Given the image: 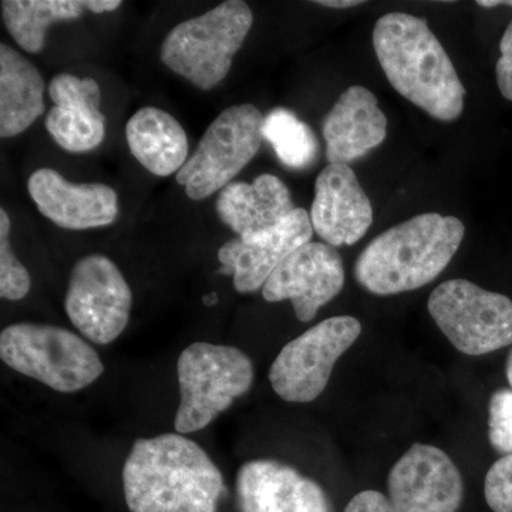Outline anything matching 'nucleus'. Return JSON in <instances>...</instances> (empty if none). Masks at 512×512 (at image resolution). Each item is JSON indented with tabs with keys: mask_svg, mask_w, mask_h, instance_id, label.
Masks as SVG:
<instances>
[{
	"mask_svg": "<svg viewBox=\"0 0 512 512\" xmlns=\"http://www.w3.org/2000/svg\"><path fill=\"white\" fill-rule=\"evenodd\" d=\"M313 232L332 247H350L373 224L370 198L348 164H329L315 183L311 212Z\"/></svg>",
	"mask_w": 512,
	"mask_h": 512,
	"instance_id": "4468645a",
	"label": "nucleus"
},
{
	"mask_svg": "<svg viewBox=\"0 0 512 512\" xmlns=\"http://www.w3.org/2000/svg\"><path fill=\"white\" fill-rule=\"evenodd\" d=\"M373 47L394 90L433 119L456 121L466 89L446 49L426 20L387 13L373 29Z\"/></svg>",
	"mask_w": 512,
	"mask_h": 512,
	"instance_id": "f03ea898",
	"label": "nucleus"
},
{
	"mask_svg": "<svg viewBox=\"0 0 512 512\" xmlns=\"http://www.w3.org/2000/svg\"><path fill=\"white\" fill-rule=\"evenodd\" d=\"M295 210L289 188L272 174L259 175L251 184L231 183L217 200L218 217L238 237L274 228Z\"/></svg>",
	"mask_w": 512,
	"mask_h": 512,
	"instance_id": "6ab92c4d",
	"label": "nucleus"
},
{
	"mask_svg": "<svg viewBox=\"0 0 512 512\" xmlns=\"http://www.w3.org/2000/svg\"><path fill=\"white\" fill-rule=\"evenodd\" d=\"M254 365L234 346L192 343L177 362L180 406L175 413L177 433L205 429L244 396L254 383Z\"/></svg>",
	"mask_w": 512,
	"mask_h": 512,
	"instance_id": "39448f33",
	"label": "nucleus"
},
{
	"mask_svg": "<svg viewBox=\"0 0 512 512\" xmlns=\"http://www.w3.org/2000/svg\"><path fill=\"white\" fill-rule=\"evenodd\" d=\"M0 357L20 375L60 393L86 389L104 372L100 356L86 340L42 323H15L3 329Z\"/></svg>",
	"mask_w": 512,
	"mask_h": 512,
	"instance_id": "423d86ee",
	"label": "nucleus"
},
{
	"mask_svg": "<svg viewBox=\"0 0 512 512\" xmlns=\"http://www.w3.org/2000/svg\"><path fill=\"white\" fill-rule=\"evenodd\" d=\"M505 375H507L508 383H510V389H512V349L508 353L507 363H505Z\"/></svg>",
	"mask_w": 512,
	"mask_h": 512,
	"instance_id": "7c9ffc66",
	"label": "nucleus"
},
{
	"mask_svg": "<svg viewBox=\"0 0 512 512\" xmlns=\"http://www.w3.org/2000/svg\"><path fill=\"white\" fill-rule=\"evenodd\" d=\"M262 136L274 148L279 161L292 170L308 168L318 157V138L312 128L284 107L265 117Z\"/></svg>",
	"mask_w": 512,
	"mask_h": 512,
	"instance_id": "5701e85b",
	"label": "nucleus"
},
{
	"mask_svg": "<svg viewBox=\"0 0 512 512\" xmlns=\"http://www.w3.org/2000/svg\"><path fill=\"white\" fill-rule=\"evenodd\" d=\"M252 23L247 3L228 0L175 26L161 46V62L198 89L211 90L227 77Z\"/></svg>",
	"mask_w": 512,
	"mask_h": 512,
	"instance_id": "20e7f679",
	"label": "nucleus"
},
{
	"mask_svg": "<svg viewBox=\"0 0 512 512\" xmlns=\"http://www.w3.org/2000/svg\"><path fill=\"white\" fill-rule=\"evenodd\" d=\"M466 227L456 217L424 212L386 229L357 256L355 279L376 296L400 295L431 284L453 261Z\"/></svg>",
	"mask_w": 512,
	"mask_h": 512,
	"instance_id": "7ed1b4c3",
	"label": "nucleus"
},
{
	"mask_svg": "<svg viewBox=\"0 0 512 512\" xmlns=\"http://www.w3.org/2000/svg\"><path fill=\"white\" fill-rule=\"evenodd\" d=\"M362 333L353 316L322 320L291 340L269 369L274 392L289 403H311L325 392L333 367Z\"/></svg>",
	"mask_w": 512,
	"mask_h": 512,
	"instance_id": "1a4fd4ad",
	"label": "nucleus"
},
{
	"mask_svg": "<svg viewBox=\"0 0 512 512\" xmlns=\"http://www.w3.org/2000/svg\"><path fill=\"white\" fill-rule=\"evenodd\" d=\"M83 10V2L77 0H3L2 19L25 52L39 53L53 23L79 19Z\"/></svg>",
	"mask_w": 512,
	"mask_h": 512,
	"instance_id": "4be33fe9",
	"label": "nucleus"
},
{
	"mask_svg": "<svg viewBox=\"0 0 512 512\" xmlns=\"http://www.w3.org/2000/svg\"><path fill=\"white\" fill-rule=\"evenodd\" d=\"M488 441L497 453L512 456V389L493 393L488 403Z\"/></svg>",
	"mask_w": 512,
	"mask_h": 512,
	"instance_id": "393cba45",
	"label": "nucleus"
},
{
	"mask_svg": "<svg viewBox=\"0 0 512 512\" xmlns=\"http://www.w3.org/2000/svg\"><path fill=\"white\" fill-rule=\"evenodd\" d=\"M309 212L296 208L281 224L225 242L218 251L221 274L231 275L239 293L262 291L266 281L296 249L311 242Z\"/></svg>",
	"mask_w": 512,
	"mask_h": 512,
	"instance_id": "ddd939ff",
	"label": "nucleus"
},
{
	"mask_svg": "<svg viewBox=\"0 0 512 512\" xmlns=\"http://www.w3.org/2000/svg\"><path fill=\"white\" fill-rule=\"evenodd\" d=\"M484 495L494 512H512V456L501 457L488 470Z\"/></svg>",
	"mask_w": 512,
	"mask_h": 512,
	"instance_id": "a878e982",
	"label": "nucleus"
},
{
	"mask_svg": "<svg viewBox=\"0 0 512 512\" xmlns=\"http://www.w3.org/2000/svg\"><path fill=\"white\" fill-rule=\"evenodd\" d=\"M500 59L495 66L498 89L505 99L512 101V20L500 42Z\"/></svg>",
	"mask_w": 512,
	"mask_h": 512,
	"instance_id": "bb28decb",
	"label": "nucleus"
},
{
	"mask_svg": "<svg viewBox=\"0 0 512 512\" xmlns=\"http://www.w3.org/2000/svg\"><path fill=\"white\" fill-rule=\"evenodd\" d=\"M242 512H332L328 494L312 478L275 460H252L239 468Z\"/></svg>",
	"mask_w": 512,
	"mask_h": 512,
	"instance_id": "dca6fc26",
	"label": "nucleus"
},
{
	"mask_svg": "<svg viewBox=\"0 0 512 512\" xmlns=\"http://www.w3.org/2000/svg\"><path fill=\"white\" fill-rule=\"evenodd\" d=\"M362 3L359 0H320V2H316V5L332 9H349L353 8V6L362 5Z\"/></svg>",
	"mask_w": 512,
	"mask_h": 512,
	"instance_id": "c756f323",
	"label": "nucleus"
},
{
	"mask_svg": "<svg viewBox=\"0 0 512 512\" xmlns=\"http://www.w3.org/2000/svg\"><path fill=\"white\" fill-rule=\"evenodd\" d=\"M345 279L338 249L311 241L275 269L262 288V296L266 302L291 301L299 322L308 323L342 292Z\"/></svg>",
	"mask_w": 512,
	"mask_h": 512,
	"instance_id": "f8f14e48",
	"label": "nucleus"
},
{
	"mask_svg": "<svg viewBox=\"0 0 512 512\" xmlns=\"http://www.w3.org/2000/svg\"><path fill=\"white\" fill-rule=\"evenodd\" d=\"M10 218L0 210V296L6 301H22L30 291V275L13 254L10 245Z\"/></svg>",
	"mask_w": 512,
	"mask_h": 512,
	"instance_id": "b1692460",
	"label": "nucleus"
},
{
	"mask_svg": "<svg viewBox=\"0 0 512 512\" xmlns=\"http://www.w3.org/2000/svg\"><path fill=\"white\" fill-rule=\"evenodd\" d=\"M49 96L55 107L47 113L46 128L63 150L82 154L103 143L106 117L100 111L101 92L96 80L57 74L49 84Z\"/></svg>",
	"mask_w": 512,
	"mask_h": 512,
	"instance_id": "f3484780",
	"label": "nucleus"
},
{
	"mask_svg": "<svg viewBox=\"0 0 512 512\" xmlns=\"http://www.w3.org/2000/svg\"><path fill=\"white\" fill-rule=\"evenodd\" d=\"M322 133L329 164L349 165L386 140V114L369 89L350 86L323 119Z\"/></svg>",
	"mask_w": 512,
	"mask_h": 512,
	"instance_id": "a211bd4d",
	"label": "nucleus"
},
{
	"mask_svg": "<svg viewBox=\"0 0 512 512\" xmlns=\"http://www.w3.org/2000/svg\"><path fill=\"white\" fill-rule=\"evenodd\" d=\"M123 490L130 512H217L225 483L204 448L167 433L133 444Z\"/></svg>",
	"mask_w": 512,
	"mask_h": 512,
	"instance_id": "f257e3e1",
	"label": "nucleus"
},
{
	"mask_svg": "<svg viewBox=\"0 0 512 512\" xmlns=\"http://www.w3.org/2000/svg\"><path fill=\"white\" fill-rule=\"evenodd\" d=\"M128 148L157 177L177 174L188 160V138L178 120L157 107L138 110L126 127Z\"/></svg>",
	"mask_w": 512,
	"mask_h": 512,
	"instance_id": "aec40b11",
	"label": "nucleus"
},
{
	"mask_svg": "<svg viewBox=\"0 0 512 512\" xmlns=\"http://www.w3.org/2000/svg\"><path fill=\"white\" fill-rule=\"evenodd\" d=\"M83 5L84 9L90 10V12L104 13L119 9L123 2L120 0H86Z\"/></svg>",
	"mask_w": 512,
	"mask_h": 512,
	"instance_id": "c85d7f7f",
	"label": "nucleus"
},
{
	"mask_svg": "<svg viewBox=\"0 0 512 512\" xmlns=\"http://www.w3.org/2000/svg\"><path fill=\"white\" fill-rule=\"evenodd\" d=\"M264 119L252 104H238L212 121L197 150L175 177L188 198L205 200L234 183L261 148Z\"/></svg>",
	"mask_w": 512,
	"mask_h": 512,
	"instance_id": "0eeeda50",
	"label": "nucleus"
},
{
	"mask_svg": "<svg viewBox=\"0 0 512 512\" xmlns=\"http://www.w3.org/2000/svg\"><path fill=\"white\" fill-rule=\"evenodd\" d=\"M42 74L15 49L0 45V136H19L45 111Z\"/></svg>",
	"mask_w": 512,
	"mask_h": 512,
	"instance_id": "412c9836",
	"label": "nucleus"
},
{
	"mask_svg": "<svg viewBox=\"0 0 512 512\" xmlns=\"http://www.w3.org/2000/svg\"><path fill=\"white\" fill-rule=\"evenodd\" d=\"M343 512H393L389 498L379 491L366 490L356 494Z\"/></svg>",
	"mask_w": 512,
	"mask_h": 512,
	"instance_id": "cd10ccee",
	"label": "nucleus"
},
{
	"mask_svg": "<svg viewBox=\"0 0 512 512\" xmlns=\"http://www.w3.org/2000/svg\"><path fill=\"white\" fill-rule=\"evenodd\" d=\"M427 309L448 342L467 356L512 345V301L467 279H451L431 292Z\"/></svg>",
	"mask_w": 512,
	"mask_h": 512,
	"instance_id": "6e6552de",
	"label": "nucleus"
},
{
	"mask_svg": "<svg viewBox=\"0 0 512 512\" xmlns=\"http://www.w3.org/2000/svg\"><path fill=\"white\" fill-rule=\"evenodd\" d=\"M387 490L393 512H457L464 481L446 451L416 443L393 464Z\"/></svg>",
	"mask_w": 512,
	"mask_h": 512,
	"instance_id": "9b49d317",
	"label": "nucleus"
},
{
	"mask_svg": "<svg viewBox=\"0 0 512 512\" xmlns=\"http://www.w3.org/2000/svg\"><path fill=\"white\" fill-rule=\"evenodd\" d=\"M131 308L133 293L110 258L94 254L76 262L64 309L84 338L101 346L114 342L127 328Z\"/></svg>",
	"mask_w": 512,
	"mask_h": 512,
	"instance_id": "9d476101",
	"label": "nucleus"
},
{
	"mask_svg": "<svg viewBox=\"0 0 512 512\" xmlns=\"http://www.w3.org/2000/svg\"><path fill=\"white\" fill-rule=\"evenodd\" d=\"M28 191L40 214L60 228L107 227L119 215V195L109 185L70 183L53 168L30 175Z\"/></svg>",
	"mask_w": 512,
	"mask_h": 512,
	"instance_id": "2eb2a0df",
	"label": "nucleus"
}]
</instances>
